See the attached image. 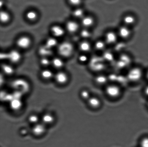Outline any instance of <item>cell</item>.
<instances>
[{
	"label": "cell",
	"mask_w": 148,
	"mask_h": 147,
	"mask_svg": "<svg viewBox=\"0 0 148 147\" xmlns=\"http://www.w3.org/2000/svg\"><path fill=\"white\" fill-rule=\"evenodd\" d=\"M143 75V70L140 68L134 67L130 68L127 72L126 77L129 81L136 83L141 80Z\"/></svg>",
	"instance_id": "1"
},
{
	"label": "cell",
	"mask_w": 148,
	"mask_h": 147,
	"mask_svg": "<svg viewBox=\"0 0 148 147\" xmlns=\"http://www.w3.org/2000/svg\"><path fill=\"white\" fill-rule=\"evenodd\" d=\"M74 48L71 43L69 42H64L59 45L58 51L61 56L67 57L70 56L73 52Z\"/></svg>",
	"instance_id": "2"
},
{
	"label": "cell",
	"mask_w": 148,
	"mask_h": 147,
	"mask_svg": "<svg viewBox=\"0 0 148 147\" xmlns=\"http://www.w3.org/2000/svg\"><path fill=\"white\" fill-rule=\"evenodd\" d=\"M106 93L109 97L116 98L120 96L121 90L119 86L115 84L108 85L106 88Z\"/></svg>",
	"instance_id": "3"
},
{
	"label": "cell",
	"mask_w": 148,
	"mask_h": 147,
	"mask_svg": "<svg viewBox=\"0 0 148 147\" xmlns=\"http://www.w3.org/2000/svg\"><path fill=\"white\" fill-rule=\"evenodd\" d=\"M119 37L117 32L109 30L106 32L104 35V40L107 45H113L118 42Z\"/></svg>",
	"instance_id": "4"
},
{
	"label": "cell",
	"mask_w": 148,
	"mask_h": 147,
	"mask_svg": "<svg viewBox=\"0 0 148 147\" xmlns=\"http://www.w3.org/2000/svg\"><path fill=\"white\" fill-rule=\"evenodd\" d=\"M117 33L119 38L124 40L130 38L132 34V30L130 27L124 24L119 27Z\"/></svg>",
	"instance_id": "5"
},
{
	"label": "cell",
	"mask_w": 148,
	"mask_h": 147,
	"mask_svg": "<svg viewBox=\"0 0 148 147\" xmlns=\"http://www.w3.org/2000/svg\"><path fill=\"white\" fill-rule=\"evenodd\" d=\"M46 131V125L42 122L38 123L33 125L32 129V133L36 136H42L45 133Z\"/></svg>",
	"instance_id": "6"
},
{
	"label": "cell",
	"mask_w": 148,
	"mask_h": 147,
	"mask_svg": "<svg viewBox=\"0 0 148 147\" xmlns=\"http://www.w3.org/2000/svg\"><path fill=\"white\" fill-rule=\"evenodd\" d=\"M95 22V18L91 15H85L81 19V24L84 28L90 29L94 26Z\"/></svg>",
	"instance_id": "7"
},
{
	"label": "cell",
	"mask_w": 148,
	"mask_h": 147,
	"mask_svg": "<svg viewBox=\"0 0 148 147\" xmlns=\"http://www.w3.org/2000/svg\"><path fill=\"white\" fill-rule=\"evenodd\" d=\"M55 78L56 83L60 85L66 84L69 80V77L67 75L62 72H59L56 73Z\"/></svg>",
	"instance_id": "8"
},
{
	"label": "cell",
	"mask_w": 148,
	"mask_h": 147,
	"mask_svg": "<svg viewBox=\"0 0 148 147\" xmlns=\"http://www.w3.org/2000/svg\"><path fill=\"white\" fill-rule=\"evenodd\" d=\"M30 44L31 40L30 38L25 36L20 37L17 42V44L18 47L23 49L27 48L29 47Z\"/></svg>",
	"instance_id": "9"
},
{
	"label": "cell",
	"mask_w": 148,
	"mask_h": 147,
	"mask_svg": "<svg viewBox=\"0 0 148 147\" xmlns=\"http://www.w3.org/2000/svg\"><path fill=\"white\" fill-rule=\"evenodd\" d=\"M136 21V17L132 14H126L123 18V22L124 25L130 27L134 25Z\"/></svg>",
	"instance_id": "10"
},
{
	"label": "cell",
	"mask_w": 148,
	"mask_h": 147,
	"mask_svg": "<svg viewBox=\"0 0 148 147\" xmlns=\"http://www.w3.org/2000/svg\"><path fill=\"white\" fill-rule=\"evenodd\" d=\"M92 47V45L88 40H84L80 43L79 45L80 50L85 54L90 51Z\"/></svg>",
	"instance_id": "11"
},
{
	"label": "cell",
	"mask_w": 148,
	"mask_h": 147,
	"mask_svg": "<svg viewBox=\"0 0 148 147\" xmlns=\"http://www.w3.org/2000/svg\"><path fill=\"white\" fill-rule=\"evenodd\" d=\"M7 54L8 58L12 62L17 63L19 61L21 58V54L17 50H12Z\"/></svg>",
	"instance_id": "12"
},
{
	"label": "cell",
	"mask_w": 148,
	"mask_h": 147,
	"mask_svg": "<svg viewBox=\"0 0 148 147\" xmlns=\"http://www.w3.org/2000/svg\"><path fill=\"white\" fill-rule=\"evenodd\" d=\"M87 101L88 106L92 108H98L101 105V100L95 96H91Z\"/></svg>",
	"instance_id": "13"
},
{
	"label": "cell",
	"mask_w": 148,
	"mask_h": 147,
	"mask_svg": "<svg viewBox=\"0 0 148 147\" xmlns=\"http://www.w3.org/2000/svg\"><path fill=\"white\" fill-rule=\"evenodd\" d=\"M55 119L54 116L49 113H45L42 118V122L46 125L52 124L54 122Z\"/></svg>",
	"instance_id": "14"
},
{
	"label": "cell",
	"mask_w": 148,
	"mask_h": 147,
	"mask_svg": "<svg viewBox=\"0 0 148 147\" xmlns=\"http://www.w3.org/2000/svg\"><path fill=\"white\" fill-rule=\"evenodd\" d=\"M66 27L69 32L75 33L78 31L79 28V26L76 22L70 21L66 24Z\"/></svg>",
	"instance_id": "15"
},
{
	"label": "cell",
	"mask_w": 148,
	"mask_h": 147,
	"mask_svg": "<svg viewBox=\"0 0 148 147\" xmlns=\"http://www.w3.org/2000/svg\"><path fill=\"white\" fill-rule=\"evenodd\" d=\"M107 44L104 40H98L94 43V47L96 50L98 51H104L105 50Z\"/></svg>",
	"instance_id": "16"
},
{
	"label": "cell",
	"mask_w": 148,
	"mask_h": 147,
	"mask_svg": "<svg viewBox=\"0 0 148 147\" xmlns=\"http://www.w3.org/2000/svg\"><path fill=\"white\" fill-rule=\"evenodd\" d=\"M51 30L53 35L56 37H62L64 34V30L61 27L59 26H53L52 27Z\"/></svg>",
	"instance_id": "17"
},
{
	"label": "cell",
	"mask_w": 148,
	"mask_h": 147,
	"mask_svg": "<svg viewBox=\"0 0 148 147\" xmlns=\"http://www.w3.org/2000/svg\"><path fill=\"white\" fill-rule=\"evenodd\" d=\"M108 81V77L102 74L98 75L95 78V83L100 85L105 84Z\"/></svg>",
	"instance_id": "18"
},
{
	"label": "cell",
	"mask_w": 148,
	"mask_h": 147,
	"mask_svg": "<svg viewBox=\"0 0 148 147\" xmlns=\"http://www.w3.org/2000/svg\"><path fill=\"white\" fill-rule=\"evenodd\" d=\"M39 52L43 56H50L52 54L51 49L49 48L46 45L41 46L39 49Z\"/></svg>",
	"instance_id": "19"
},
{
	"label": "cell",
	"mask_w": 148,
	"mask_h": 147,
	"mask_svg": "<svg viewBox=\"0 0 148 147\" xmlns=\"http://www.w3.org/2000/svg\"><path fill=\"white\" fill-rule=\"evenodd\" d=\"M81 37L84 39V40H88L92 36V33L90 29L84 28L80 32Z\"/></svg>",
	"instance_id": "20"
},
{
	"label": "cell",
	"mask_w": 148,
	"mask_h": 147,
	"mask_svg": "<svg viewBox=\"0 0 148 147\" xmlns=\"http://www.w3.org/2000/svg\"><path fill=\"white\" fill-rule=\"evenodd\" d=\"M41 76L45 80H50L53 77V73L51 70H45L41 72Z\"/></svg>",
	"instance_id": "21"
},
{
	"label": "cell",
	"mask_w": 148,
	"mask_h": 147,
	"mask_svg": "<svg viewBox=\"0 0 148 147\" xmlns=\"http://www.w3.org/2000/svg\"><path fill=\"white\" fill-rule=\"evenodd\" d=\"M39 121H40V117L39 116L35 114L30 115L28 118V121L29 123L33 125L39 123Z\"/></svg>",
	"instance_id": "22"
},
{
	"label": "cell",
	"mask_w": 148,
	"mask_h": 147,
	"mask_svg": "<svg viewBox=\"0 0 148 147\" xmlns=\"http://www.w3.org/2000/svg\"><path fill=\"white\" fill-rule=\"evenodd\" d=\"M73 15L77 18H81L85 16V12L81 8H78L74 10Z\"/></svg>",
	"instance_id": "23"
},
{
	"label": "cell",
	"mask_w": 148,
	"mask_h": 147,
	"mask_svg": "<svg viewBox=\"0 0 148 147\" xmlns=\"http://www.w3.org/2000/svg\"><path fill=\"white\" fill-rule=\"evenodd\" d=\"M2 70L4 72L8 75L12 74L14 72V68L11 66L4 64L2 66Z\"/></svg>",
	"instance_id": "24"
},
{
	"label": "cell",
	"mask_w": 148,
	"mask_h": 147,
	"mask_svg": "<svg viewBox=\"0 0 148 147\" xmlns=\"http://www.w3.org/2000/svg\"><path fill=\"white\" fill-rule=\"evenodd\" d=\"M52 64L56 68H62L64 65V62L61 59L56 58L53 59L52 61Z\"/></svg>",
	"instance_id": "25"
},
{
	"label": "cell",
	"mask_w": 148,
	"mask_h": 147,
	"mask_svg": "<svg viewBox=\"0 0 148 147\" xmlns=\"http://www.w3.org/2000/svg\"><path fill=\"white\" fill-rule=\"evenodd\" d=\"M80 95L81 98L87 101L91 97L90 93L89 91L86 89H84L81 91Z\"/></svg>",
	"instance_id": "26"
},
{
	"label": "cell",
	"mask_w": 148,
	"mask_h": 147,
	"mask_svg": "<svg viewBox=\"0 0 148 147\" xmlns=\"http://www.w3.org/2000/svg\"><path fill=\"white\" fill-rule=\"evenodd\" d=\"M57 41L56 39L53 38H50L48 39L46 41L45 45L49 48L52 49L57 45Z\"/></svg>",
	"instance_id": "27"
},
{
	"label": "cell",
	"mask_w": 148,
	"mask_h": 147,
	"mask_svg": "<svg viewBox=\"0 0 148 147\" xmlns=\"http://www.w3.org/2000/svg\"><path fill=\"white\" fill-rule=\"evenodd\" d=\"M1 21L2 22H7L10 20V16L8 13L5 11H1L0 14Z\"/></svg>",
	"instance_id": "28"
},
{
	"label": "cell",
	"mask_w": 148,
	"mask_h": 147,
	"mask_svg": "<svg viewBox=\"0 0 148 147\" xmlns=\"http://www.w3.org/2000/svg\"><path fill=\"white\" fill-rule=\"evenodd\" d=\"M103 58L104 60L108 62L112 61L114 60V56L112 53L109 51H104V52Z\"/></svg>",
	"instance_id": "29"
},
{
	"label": "cell",
	"mask_w": 148,
	"mask_h": 147,
	"mask_svg": "<svg viewBox=\"0 0 148 147\" xmlns=\"http://www.w3.org/2000/svg\"><path fill=\"white\" fill-rule=\"evenodd\" d=\"M37 14L34 11H29L26 14V17L27 19L33 21L36 19L37 17Z\"/></svg>",
	"instance_id": "30"
},
{
	"label": "cell",
	"mask_w": 148,
	"mask_h": 147,
	"mask_svg": "<svg viewBox=\"0 0 148 147\" xmlns=\"http://www.w3.org/2000/svg\"><path fill=\"white\" fill-rule=\"evenodd\" d=\"M88 57L87 54H83L80 55L78 57V60L81 63H85L88 61Z\"/></svg>",
	"instance_id": "31"
},
{
	"label": "cell",
	"mask_w": 148,
	"mask_h": 147,
	"mask_svg": "<svg viewBox=\"0 0 148 147\" xmlns=\"http://www.w3.org/2000/svg\"><path fill=\"white\" fill-rule=\"evenodd\" d=\"M141 147H148V137H145L141 139L140 142Z\"/></svg>",
	"instance_id": "32"
},
{
	"label": "cell",
	"mask_w": 148,
	"mask_h": 147,
	"mask_svg": "<svg viewBox=\"0 0 148 147\" xmlns=\"http://www.w3.org/2000/svg\"><path fill=\"white\" fill-rule=\"evenodd\" d=\"M40 63L43 66H48L50 64L51 62L48 59L44 57L40 60Z\"/></svg>",
	"instance_id": "33"
},
{
	"label": "cell",
	"mask_w": 148,
	"mask_h": 147,
	"mask_svg": "<svg viewBox=\"0 0 148 147\" xmlns=\"http://www.w3.org/2000/svg\"><path fill=\"white\" fill-rule=\"evenodd\" d=\"M69 1L71 4L74 5H79L82 2V0H69Z\"/></svg>",
	"instance_id": "34"
},
{
	"label": "cell",
	"mask_w": 148,
	"mask_h": 147,
	"mask_svg": "<svg viewBox=\"0 0 148 147\" xmlns=\"http://www.w3.org/2000/svg\"><path fill=\"white\" fill-rule=\"evenodd\" d=\"M118 76L114 74L110 75L109 77H108V80H110L111 81H117Z\"/></svg>",
	"instance_id": "35"
},
{
	"label": "cell",
	"mask_w": 148,
	"mask_h": 147,
	"mask_svg": "<svg viewBox=\"0 0 148 147\" xmlns=\"http://www.w3.org/2000/svg\"><path fill=\"white\" fill-rule=\"evenodd\" d=\"M20 133L21 135H25L26 134H27V129H21V130H20Z\"/></svg>",
	"instance_id": "36"
},
{
	"label": "cell",
	"mask_w": 148,
	"mask_h": 147,
	"mask_svg": "<svg viewBox=\"0 0 148 147\" xmlns=\"http://www.w3.org/2000/svg\"><path fill=\"white\" fill-rule=\"evenodd\" d=\"M145 93L146 96H148V85L147 86H146L145 89Z\"/></svg>",
	"instance_id": "37"
},
{
	"label": "cell",
	"mask_w": 148,
	"mask_h": 147,
	"mask_svg": "<svg viewBox=\"0 0 148 147\" xmlns=\"http://www.w3.org/2000/svg\"><path fill=\"white\" fill-rule=\"evenodd\" d=\"M145 75L146 79L148 80V69L147 70V71H146Z\"/></svg>",
	"instance_id": "38"
}]
</instances>
